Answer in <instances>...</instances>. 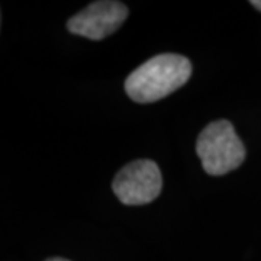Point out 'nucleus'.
I'll list each match as a JSON object with an SVG mask.
<instances>
[{
	"label": "nucleus",
	"instance_id": "20e7f679",
	"mask_svg": "<svg viewBox=\"0 0 261 261\" xmlns=\"http://www.w3.org/2000/svg\"><path fill=\"white\" fill-rule=\"evenodd\" d=\"M128 8L121 2L99 0L68 19L67 29L74 35L102 41L119 29L128 18Z\"/></svg>",
	"mask_w": 261,
	"mask_h": 261
},
{
	"label": "nucleus",
	"instance_id": "7ed1b4c3",
	"mask_svg": "<svg viewBox=\"0 0 261 261\" xmlns=\"http://www.w3.org/2000/svg\"><path fill=\"white\" fill-rule=\"evenodd\" d=\"M112 189L123 205H147L161 193L163 176L155 161L135 160L116 173Z\"/></svg>",
	"mask_w": 261,
	"mask_h": 261
},
{
	"label": "nucleus",
	"instance_id": "39448f33",
	"mask_svg": "<svg viewBox=\"0 0 261 261\" xmlns=\"http://www.w3.org/2000/svg\"><path fill=\"white\" fill-rule=\"evenodd\" d=\"M250 5H251V6H254L255 9L260 10L261 12V0H251V2H250Z\"/></svg>",
	"mask_w": 261,
	"mask_h": 261
},
{
	"label": "nucleus",
	"instance_id": "f257e3e1",
	"mask_svg": "<svg viewBox=\"0 0 261 261\" xmlns=\"http://www.w3.org/2000/svg\"><path fill=\"white\" fill-rule=\"evenodd\" d=\"M190 60L180 54H160L135 68L125 80V92L137 103H154L174 93L192 77Z\"/></svg>",
	"mask_w": 261,
	"mask_h": 261
},
{
	"label": "nucleus",
	"instance_id": "423d86ee",
	"mask_svg": "<svg viewBox=\"0 0 261 261\" xmlns=\"http://www.w3.org/2000/svg\"><path fill=\"white\" fill-rule=\"evenodd\" d=\"M45 261H70V260H67V258H61V257H53V258H48V260Z\"/></svg>",
	"mask_w": 261,
	"mask_h": 261
},
{
	"label": "nucleus",
	"instance_id": "f03ea898",
	"mask_svg": "<svg viewBox=\"0 0 261 261\" xmlns=\"http://www.w3.org/2000/svg\"><path fill=\"white\" fill-rule=\"evenodd\" d=\"M196 154L211 176H224L240 167L245 160V147L226 119L211 122L199 134Z\"/></svg>",
	"mask_w": 261,
	"mask_h": 261
}]
</instances>
